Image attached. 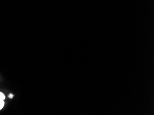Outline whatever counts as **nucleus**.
<instances>
[{
	"mask_svg": "<svg viewBox=\"0 0 154 115\" xmlns=\"http://www.w3.org/2000/svg\"><path fill=\"white\" fill-rule=\"evenodd\" d=\"M5 99V96L3 93L0 92V100H4Z\"/></svg>",
	"mask_w": 154,
	"mask_h": 115,
	"instance_id": "1",
	"label": "nucleus"
},
{
	"mask_svg": "<svg viewBox=\"0 0 154 115\" xmlns=\"http://www.w3.org/2000/svg\"><path fill=\"white\" fill-rule=\"evenodd\" d=\"M5 103L3 100H0V110L4 107Z\"/></svg>",
	"mask_w": 154,
	"mask_h": 115,
	"instance_id": "2",
	"label": "nucleus"
},
{
	"mask_svg": "<svg viewBox=\"0 0 154 115\" xmlns=\"http://www.w3.org/2000/svg\"><path fill=\"white\" fill-rule=\"evenodd\" d=\"M13 96V95L12 94H10L9 95H8V97L10 98H12Z\"/></svg>",
	"mask_w": 154,
	"mask_h": 115,
	"instance_id": "3",
	"label": "nucleus"
}]
</instances>
